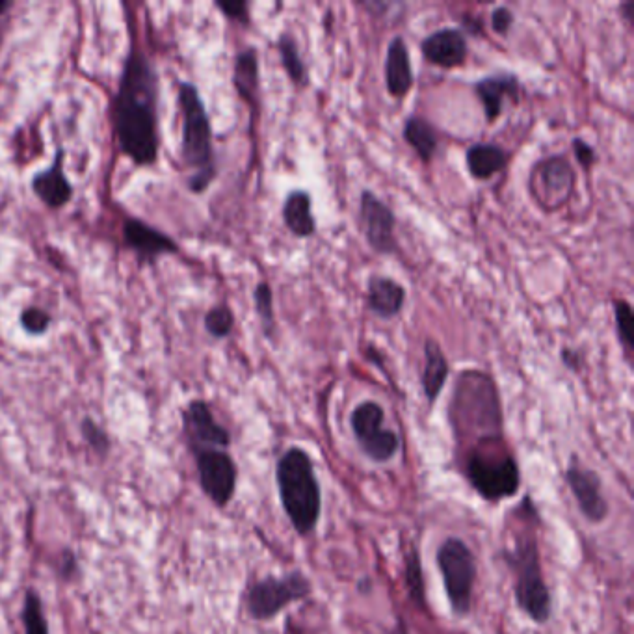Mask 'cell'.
Instances as JSON below:
<instances>
[{"instance_id": "obj_1", "label": "cell", "mask_w": 634, "mask_h": 634, "mask_svg": "<svg viewBox=\"0 0 634 634\" xmlns=\"http://www.w3.org/2000/svg\"><path fill=\"white\" fill-rule=\"evenodd\" d=\"M110 119L119 153L138 168L159 160V73L138 40L125 56Z\"/></svg>"}, {"instance_id": "obj_2", "label": "cell", "mask_w": 634, "mask_h": 634, "mask_svg": "<svg viewBox=\"0 0 634 634\" xmlns=\"http://www.w3.org/2000/svg\"><path fill=\"white\" fill-rule=\"evenodd\" d=\"M517 530L512 543L502 551V558L514 575V597L519 610L538 625L551 620L553 595L543 577L542 556L538 545V510L532 497H525L512 512Z\"/></svg>"}, {"instance_id": "obj_3", "label": "cell", "mask_w": 634, "mask_h": 634, "mask_svg": "<svg viewBox=\"0 0 634 634\" xmlns=\"http://www.w3.org/2000/svg\"><path fill=\"white\" fill-rule=\"evenodd\" d=\"M449 417L458 450L504 437L501 398L493 378L482 370H463L452 393Z\"/></svg>"}, {"instance_id": "obj_4", "label": "cell", "mask_w": 634, "mask_h": 634, "mask_svg": "<svg viewBox=\"0 0 634 634\" xmlns=\"http://www.w3.org/2000/svg\"><path fill=\"white\" fill-rule=\"evenodd\" d=\"M181 112V164L186 172V186L192 194H203L216 179V155L212 140L211 116L198 86L181 82L177 90Z\"/></svg>"}, {"instance_id": "obj_5", "label": "cell", "mask_w": 634, "mask_h": 634, "mask_svg": "<svg viewBox=\"0 0 634 634\" xmlns=\"http://www.w3.org/2000/svg\"><path fill=\"white\" fill-rule=\"evenodd\" d=\"M279 501L292 529L300 536H311L322 512V491L315 463L307 450L291 447L281 454L276 465Z\"/></svg>"}, {"instance_id": "obj_6", "label": "cell", "mask_w": 634, "mask_h": 634, "mask_svg": "<svg viewBox=\"0 0 634 634\" xmlns=\"http://www.w3.org/2000/svg\"><path fill=\"white\" fill-rule=\"evenodd\" d=\"M458 458L460 471L480 499L501 502L516 497L521 488V469L504 437L458 450Z\"/></svg>"}, {"instance_id": "obj_7", "label": "cell", "mask_w": 634, "mask_h": 634, "mask_svg": "<svg viewBox=\"0 0 634 634\" xmlns=\"http://www.w3.org/2000/svg\"><path fill=\"white\" fill-rule=\"evenodd\" d=\"M436 562L454 616H467L473 607L478 573L475 553L462 538L450 536L437 547Z\"/></svg>"}, {"instance_id": "obj_8", "label": "cell", "mask_w": 634, "mask_h": 634, "mask_svg": "<svg viewBox=\"0 0 634 634\" xmlns=\"http://www.w3.org/2000/svg\"><path fill=\"white\" fill-rule=\"evenodd\" d=\"M311 592V581L302 571H291L283 577L266 575L248 588L246 610L251 620H274L285 608L309 597Z\"/></svg>"}, {"instance_id": "obj_9", "label": "cell", "mask_w": 634, "mask_h": 634, "mask_svg": "<svg viewBox=\"0 0 634 634\" xmlns=\"http://www.w3.org/2000/svg\"><path fill=\"white\" fill-rule=\"evenodd\" d=\"M350 426L361 452L370 462H391L400 450V437L385 426V411L378 402L365 400L350 415Z\"/></svg>"}, {"instance_id": "obj_10", "label": "cell", "mask_w": 634, "mask_h": 634, "mask_svg": "<svg viewBox=\"0 0 634 634\" xmlns=\"http://www.w3.org/2000/svg\"><path fill=\"white\" fill-rule=\"evenodd\" d=\"M194 458L203 493L214 506L225 508L237 491L238 469L233 456L224 449H205L196 450Z\"/></svg>"}, {"instance_id": "obj_11", "label": "cell", "mask_w": 634, "mask_h": 634, "mask_svg": "<svg viewBox=\"0 0 634 634\" xmlns=\"http://www.w3.org/2000/svg\"><path fill=\"white\" fill-rule=\"evenodd\" d=\"M575 186L573 168L564 157H549L534 166L530 190L543 211H558L568 203Z\"/></svg>"}, {"instance_id": "obj_12", "label": "cell", "mask_w": 634, "mask_h": 634, "mask_svg": "<svg viewBox=\"0 0 634 634\" xmlns=\"http://www.w3.org/2000/svg\"><path fill=\"white\" fill-rule=\"evenodd\" d=\"M564 476L582 517L592 525L603 523L608 517V502L603 495L601 476L582 465L577 456L569 460Z\"/></svg>"}, {"instance_id": "obj_13", "label": "cell", "mask_w": 634, "mask_h": 634, "mask_svg": "<svg viewBox=\"0 0 634 634\" xmlns=\"http://www.w3.org/2000/svg\"><path fill=\"white\" fill-rule=\"evenodd\" d=\"M183 432L192 452L205 449H229L231 434L216 421L205 400H192L183 410Z\"/></svg>"}, {"instance_id": "obj_14", "label": "cell", "mask_w": 634, "mask_h": 634, "mask_svg": "<svg viewBox=\"0 0 634 634\" xmlns=\"http://www.w3.org/2000/svg\"><path fill=\"white\" fill-rule=\"evenodd\" d=\"M121 235L125 248L133 251L140 265H153L160 257L175 255L179 251V244L170 235L136 216L125 218Z\"/></svg>"}, {"instance_id": "obj_15", "label": "cell", "mask_w": 634, "mask_h": 634, "mask_svg": "<svg viewBox=\"0 0 634 634\" xmlns=\"http://www.w3.org/2000/svg\"><path fill=\"white\" fill-rule=\"evenodd\" d=\"M359 216H361L365 238H367L372 250L384 253V255L397 251L395 212L391 211L384 201L378 196H374L370 190L361 192Z\"/></svg>"}, {"instance_id": "obj_16", "label": "cell", "mask_w": 634, "mask_h": 634, "mask_svg": "<svg viewBox=\"0 0 634 634\" xmlns=\"http://www.w3.org/2000/svg\"><path fill=\"white\" fill-rule=\"evenodd\" d=\"M30 188L34 196L51 211H60L71 203V199L75 196V188L67 177L64 147L56 149L53 164L49 168L41 170L32 177Z\"/></svg>"}, {"instance_id": "obj_17", "label": "cell", "mask_w": 634, "mask_h": 634, "mask_svg": "<svg viewBox=\"0 0 634 634\" xmlns=\"http://www.w3.org/2000/svg\"><path fill=\"white\" fill-rule=\"evenodd\" d=\"M421 53L434 66L443 69L460 67L469 53L467 38L460 28H441L424 38Z\"/></svg>"}, {"instance_id": "obj_18", "label": "cell", "mask_w": 634, "mask_h": 634, "mask_svg": "<svg viewBox=\"0 0 634 634\" xmlns=\"http://www.w3.org/2000/svg\"><path fill=\"white\" fill-rule=\"evenodd\" d=\"M476 97L480 99V105L484 108V114L488 121H495L502 114L504 101L519 97V82L514 75H493L488 79L478 80L475 86Z\"/></svg>"}, {"instance_id": "obj_19", "label": "cell", "mask_w": 634, "mask_h": 634, "mask_svg": "<svg viewBox=\"0 0 634 634\" xmlns=\"http://www.w3.org/2000/svg\"><path fill=\"white\" fill-rule=\"evenodd\" d=\"M385 84L393 97L408 95L413 86V67L404 40L397 36L389 43L385 60Z\"/></svg>"}, {"instance_id": "obj_20", "label": "cell", "mask_w": 634, "mask_h": 634, "mask_svg": "<svg viewBox=\"0 0 634 634\" xmlns=\"http://www.w3.org/2000/svg\"><path fill=\"white\" fill-rule=\"evenodd\" d=\"M406 302V289L391 278L374 276L367 287V305L374 315L382 318L397 317Z\"/></svg>"}, {"instance_id": "obj_21", "label": "cell", "mask_w": 634, "mask_h": 634, "mask_svg": "<svg viewBox=\"0 0 634 634\" xmlns=\"http://www.w3.org/2000/svg\"><path fill=\"white\" fill-rule=\"evenodd\" d=\"M449 372V361L445 357V352L441 350V346L434 339L424 341V369L421 384H423L424 397L430 406L436 404L437 397L441 395L443 387L447 384Z\"/></svg>"}, {"instance_id": "obj_22", "label": "cell", "mask_w": 634, "mask_h": 634, "mask_svg": "<svg viewBox=\"0 0 634 634\" xmlns=\"http://www.w3.org/2000/svg\"><path fill=\"white\" fill-rule=\"evenodd\" d=\"M283 222L294 237L309 238L315 235V216L311 196L305 190L291 192L283 205Z\"/></svg>"}, {"instance_id": "obj_23", "label": "cell", "mask_w": 634, "mask_h": 634, "mask_svg": "<svg viewBox=\"0 0 634 634\" xmlns=\"http://www.w3.org/2000/svg\"><path fill=\"white\" fill-rule=\"evenodd\" d=\"M233 84L238 95L248 103L257 105L259 97V58L255 49H244L235 58L233 67Z\"/></svg>"}, {"instance_id": "obj_24", "label": "cell", "mask_w": 634, "mask_h": 634, "mask_svg": "<svg viewBox=\"0 0 634 634\" xmlns=\"http://www.w3.org/2000/svg\"><path fill=\"white\" fill-rule=\"evenodd\" d=\"M465 162H467V170L475 179L486 181V179H491L495 173L504 170V166L508 162V155L502 147L495 146V144H475L467 149Z\"/></svg>"}, {"instance_id": "obj_25", "label": "cell", "mask_w": 634, "mask_h": 634, "mask_svg": "<svg viewBox=\"0 0 634 634\" xmlns=\"http://www.w3.org/2000/svg\"><path fill=\"white\" fill-rule=\"evenodd\" d=\"M404 140L413 147V151L419 155L423 162H430L434 159L437 151V134L432 125L423 118L411 116L404 125Z\"/></svg>"}, {"instance_id": "obj_26", "label": "cell", "mask_w": 634, "mask_h": 634, "mask_svg": "<svg viewBox=\"0 0 634 634\" xmlns=\"http://www.w3.org/2000/svg\"><path fill=\"white\" fill-rule=\"evenodd\" d=\"M278 51L279 56H281V64L285 67L289 79L296 86H304L305 82H307V67H305L304 60H302L300 51H298V43H296L292 34L283 32L279 36Z\"/></svg>"}, {"instance_id": "obj_27", "label": "cell", "mask_w": 634, "mask_h": 634, "mask_svg": "<svg viewBox=\"0 0 634 634\" xmlns=\"http://www.w3.org/2000/svg\"><path fill=\"white\" fill-rule=\"evenodd\" d=\"M23 627L25 634H49V625L43 614V605H41V597L36 590H27L25 594V603H23Z\"/></svg>"}, {"instance_id": "obj_28", "label": "cell", "mask_w": 634, "mask_h": 634, "mask_svg": "<svg viewBox=\"0 0 634 634\" xmlns=\"http://www.w3.org/2000/svg\"><path fill=\"white\" fill-rule=\"evenodd\" d=\"M253 304H255V311L261 318V324H263V331H265L266 337L272 339L274 337V331H276V315H274V292L272 287L261 281L255 292H253Z\"/></svg>"}, {"instance_id": "obj_29", "label": "cell", "mask_w": 634, "mask_h": 634, "mask_svg": "<svg viewBox=\"0 0 634 634\" xmlns=\"http://www.w3.org/2000/svg\"><path fill=\"white\" fill-rule=\"evenodd\" d=\"M53 324V315L40 305H27L19 313V326L30 337H43L49 333Z\"/></svg>"}, {"instance_id": "obj_30", "label": "cell", "mask_w": 634, "mask_h": 634, "mask_svg": "<svg viewBox=\"0 0 634 634\" xmlns=\"http://www.w3.org/2000/svg\"><path fill=\"white\" fill-rule=\"evenodd\" d=\"M203 324H205V330L211 337L225 339L231 335V331L235 328V315H233L229 305H214L207 311Z\"/></svg>"}, {"instance_id": "obj_31", "label": "cell", "mask_w": 634, "mask_h": 634, "mask_svg": "<svg viewBox=\"0 0 634 634\" xmlns=\"http://www.w3.org/2000/svg\"><path fill=\"white\" fill-rule=\"evenodd\" d=\"M614 318H616V331H618V339L621 346L625 348L627 356H631L633 350V309L631 304L625 300H616L614 302Z\"/></svg>"}, {"instance_id": "obj_32", "label": "cell", "mask_w": 634, "mask_h": 634, "mask_svg": "<svg viewBox=\"0 0 634 634\" xmlns=\"http://www.w3.org/2000/svg\"><path fill=\"white\" fill-rule=\"evenodd\" d=\"M406 586L410 597L417 605H424V581L421 558L417 549L413 547L410 555L406 556Z\"/></svg>"}, {"instance_id": "obj_33", "label": "cell", "mask_w": 634, "mask_h": 634, "mask_svg": "<svg viewBox=\"0 0 634 634\" xmlns=\"http://www.w3.org/2000/svg\"><path fill=\"white\" fill-rule=\"evenodd\" d=\"M80 434L84 437V441L90 445V449L97 452L99 456H105L110 452V437L106 434L105 428L101 424L95 423L92 417L82 419Z\"/></svg>"}, {"instance_id": "obj_34", "label": "cell", "mask_w": 634, "mask_h": 634, "mask_svg": "<svg viewBox=\"0 0 634 634\" xmlns=\"http://www.w3.org/2000/svg\"><path fill=\"white\" fill-rule=\"evenodd\" d=\"M216 8L229 19L235 21L238 25H250V6L248 2L242 0H233V2H216Z\"/></svg>"}, {"instance_id": "obj_35", "label": "cell", "mask_w": 634, "mask_h": 634, "mask_svg": "<svg viewBox=\"0 0 634 634\" xmlns=\"http://www.w3.org/2000/svg\"><path fill=\"white\" fill-rule=\"evenodd\" d=\"M514 25V14L508 10V8H495L493 10V14H491V27L493 30L497 32V34H501V36H506L508 32H510V28Z\"/></svg>"}, {"instance_id": "obj_36", "label": "cell", "mask_w": 634, "mask_h": 634, "mask_svg": "<svg viewBox=\"0 0 634 634\" xmlns=\"http://www.w3.org/2000/svg\"><path fill=\"white\" fill-rule=\"evenodd\" d=\"M573 151H575V159L577 162L581 164L584 170H588V168H592L595 162V149L590 146L588 142H584L582 138H575L573 140Z\"/></svg>"}, {"instance_id": "obj_37", "label": "cell", "mask_w": 634, "mask_h": 634, "mask_svg": "<svg viewBox=\"0 0 634 634\" xmlns=\"http://www.w3.org/2000/svg\"><path fill=\"white\" fill-rule=\"evenodd\" d=\"M77 569H79V562H77V556L73 555L71 551H66L64 556H62V566H60V575L64 577V579H71V577H75V573H77Z\"/></svg>"}, {"instance_id": "obj_38", "label": "cell", "mask_w": 634, "mask_h": 634, "mask_svg": "<svg viewBox=\"0 0 634 634\" xmlns=\"http://www.w3.org/2000/svg\"><path fill=\"white\" fill-rule=\"evenodd\" d=\"M562 361H564V365L568 367L569 370H579L581 369L582 357L577 350H571V348H564L562 350Z\"/></svg>"}, {"instance_id": "obj_39", "label": "cell", "mask_w": 634, "mask_h": 634, "mask_svg": "<svg viewBox=\"0 0 634 634\" xmlns=\"http://www.w3.org/2000/svg\"><path fill=\"white\" fill-rule=\"evenodd\" d=\"M14 8V2H10V0H0V19L6 15L8 10H12Z\"/></svg>"}]
</instances>
